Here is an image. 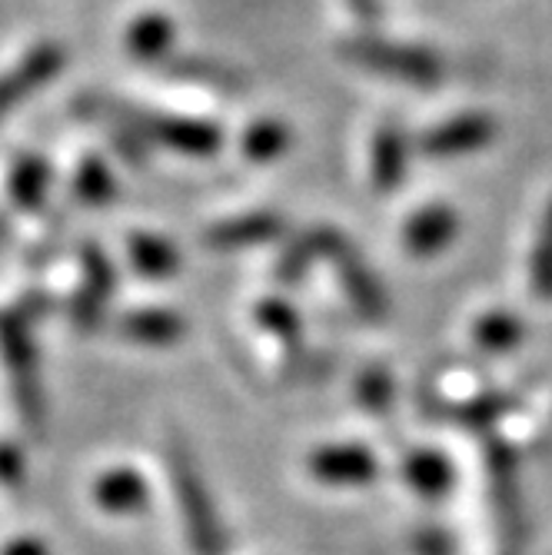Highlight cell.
Returning a JSON list of instances; mask_svg holds the SVG:
<instances>
[{
	"instance_id": "7",
	"label": "cell",
	"mask_w": 552,
	"mask_h": 555,
	"mask_svg": "<svg viewBox=\"0 0 552 555\" xmlns=\"http://www.w3.org/2000/svg\"><path fill=\"white\" fill-rule=\"evenodd\" d=\"M90 499H93L97 509L127 516V513H140L146 506V502H150V489H146V479L137 469L117 466V469H107V473H100L93 479Z\"/></svg>"
},
{
	"instance_id": "25",
	"label": "cell",
	"mask_w": 552,
	"mask_h": 555,
	"mask_svg": "<svg viewBox=\"0 0 552 555\" xmlns=\"http://www.w3.org/2000/svg\"><path fill=\"white\" fill-rule=\"evenodd\" d=\"M4 555H47V552H43V545H40V542L17 539V542H11V545H8V552H4Z\"/></svg>"
},
{
	"instance_id": "24",
	"label": "cell",
	"mask_w": 552,
	"mask_h": 555,
	"mask_svg": "<svg viewBox=\"0 0 552 555\" xmlns=\"http://www.w3.org/2000/svg\"><path fill=\"white\" fill-rule=\"evenodd\" d=\"M8 476H21V463L8 446H0V479H8Z\"/></svg>"
},
{
	"instance_id": "3",
	"label": "cell",
	"mask_w": 552,
	"mask_h": 555,
	"mask_svg": "<svg viewBox=\"0 0 552 555\" xmlns=\"http://www.w3.org/2000/svg\"><path fill=\"white\" fill-rule=\"evenodd\" d=\"M127 124L143 137V140H157L167 150L187 157H214L223 133L217 124L207 120H190V117H164V114H127Z\"/></svg>"
},
{
	"instance_id": "13",
	"label": "cell",
	"mask_w": 552,
	"mask_h": 555,
	"mask_svg": "<svg viewBox=\"0 0 552 555\" xmlns=\"http://www.w3.org/2000/svg\"><path fill=\"white\" fill-rule=\"evenodd\" d=\"M183 330H187L183 320L170 310H140V313L124 317L120 323V333L143 346H170L180 339Z\"/></svg>"
},
{
	"instance_id": "20",
	"label": "cell",
	"mask_w": 552,
	"mask_h": 555,
	"mask_svg": "<svg viewBox=\"0 0 552 555\" xmlns=\"http://www.w3.org/2000/svg\"><path fill=\"white\" fill-rule=\"evenodd\" d=\"M357 399L363 402L367 410H386L393 402V379L386 370H367L360 379H357Z\"/></svg>"
},
{
	"instance_id": "6",
	"label": "cell",
	"mask_w": 552,
	"mask_h": 555,
	"mask_svg": "<svg viewBox=\"0 0 552 555\" xmlns=\"http://www.w3.org/2000/svg\"><path fill=\"white\" fill-rule=\"evenodd\" d=\"M460 233V217L453 207L446 204H433L426 210H416L407 227H403V246L407 254L416 257V260H429L436 254H442V249L457 240Z\"/></svg>"
},
{
	"instance_id": "22",
	"label": "cell",
	"mask_w": 552,
	"mask_h": 555,
	"mask_svg": "<svg viewBox=\"0 0 552 555\" xmlns=\"http://www.w3.org/2000/svg\"><path fill=\"white\" fill-rule=\"evenodd\" d=\"M506 406H510V399L506 396H486V399H476V402H470V406L463 410V416H466V423H492L499 413H506Z\"/></svg>"
},
{
	"instance_id": "10",
	"label": "cell",
	"mask_w": 552,
	"mask_h": 555,
	"mask_svg": "<svg viewBox=\"0 0 552 555\" xmlns=\"http://www.w3.org/2000/svg\"><path fill=\"white\" fill-rule=\"evenodd\" d=\"M283 233V220L277 214H246L236 220H223L204 233V243L214 249H243L267 240H277Z\"/></svg>"
},
{
	"instance_id": "4",
	"label": "cell",
	"mask_w": 552,
	"mask_h": 555,
	"mask_svg": "<svg viewBox=\"0 0 552 555\" xmlns=\"http://www.w3.org/2000/svg\"><path fill=\"white\" fill-rule=\"evenodd\" d=\"M492 140H496V120L489 114H460L423 133L420 146L433 160H453V157L476 154V150L489 146Z\"/></svg>"
},
{
	"instance_id": "1",
	"label": "cell",
	"mask_w": 552,
	"mask_h": 555,
	"mask_svg": "<svg viewBox=\"0 0 552 555\" xmlns=\"http://www.w3.org/2000/svg\"><path fill=\"white\" fill-rule=\"evenodd\" d=\"M170 486L177 495V509H180L193 555H223L227 548L223 522L214 509V499L207 492L204 476H200L196 463L190 460V452L183 446L170 449Z\"/></svg>"
},
{
	"instance_id": "21",
	"label": "cell",
	"mask_w": 552,
	"mask_h": 555,
	"mask_svg": "<svg viewBox=\"0 0 552 555\" xmlns=\"http://www.w3.org/2000/svg\"><path fill=\"white\" fill-rule=\"evenodd\" d=\"M177 70H183L180 77L187 80H196V83H214V87H236L240 77L220 64H210V61H187V64H177Z\"/></svg>"
},
{
	"instance_id": "11",
	"label": "cell",
	"mask_w": 552,
	"mask_h": 555,
	"mask_svg": "<svg viewBox=\"0 0 552 555\" xmlns=\"http://www.w3.org/2000/svg\"><path fill=\"white\" fill-rule=\"evenodd\" d=\"M403 479L423 499H442L453 489V466L436 449H416L403 463Z\"/></svg>"
},
{
	"instance_id": "2",
	"label": "cell",
	"mask_w": 552,
	"mask_h": 555,
	"mask_svg": "<svg viewBox=\"0 0 552 555\" xmlns=\"http://www.w3.org/2000/svg\"><path fill=\"white\" fill-rule=\"evenodd\" d=\"M343 54L357 67H367L380 77L410 83V87H436L446 77L442 61L433 50L410 47V43H393L380 37H357L343 43Z\"/></svg>"
},
{
	"instance_id": "12",
	"label": "cell",
	"mask_w": 552,
	"mask_h": 555,
	"mask_svg": "<svg viewBox=\"0 0 552 555\" xmlns=\"http://www.w3.org/2000/svg\"><path fill=\"white\" fill-rule=\"evenodd\" d=\"M127 54L143 61V64H154V61H164L174 47V24L161 14H146L140 21H133L127 27Z\"/></svg>"
},
{
	"instance_id": "9",
	"label": "cell",
	"mask_w": 552,
	"mask_h": 555,
	"mask_svg": "<svg viewBox=\"0 0 552 555\" xmlns=\"http://www.w3.org/2000/svg\"><path fill=\"white\" fill-rule=\"evenodd\" d=\"M333 263L339 267V276H343V286H346V296L349 302L360 310V317L367 320H383L389 302H386V293L380 286V280L360 263V257L349 249V243H343L336 254H333Z\"/></svg>"
},
{
	"instance_id": "18",
	"label": "cell",
	"mask_w": 552,
	"mask_h": 555,
	"mask_svg": "<svg viewBox=\"0 0 552 555\" xmlns=\"http://www.w3.org/2000/svg\"><path fill=\"white\" fill-rule=\"evenodd\" d=\"M529 283L532 293L542 299H552V204L545 207V217L539 223V236L529 257Z\"/></svg>"
},
{
	"instance_id": "5",
	"label": "cell",
	"mask_w": 552,
	"mask_h": 555,
	"mask_svg": "<svg viewBox=\"0 0 552 555\" xmlns=\"http://www.w3.org/2000/svg\"><path fill=\"white\" fill-rule=\"evenodd\" d=\"M313 479L330 486H363L376 479V456L363 446H323L307 460Z\"/></svg>"
},
{
	"instance_id": "23",
	"label": "cell",
	"mask_w": 552,
	"mask_h": 555,
	"mask_svg": "<svg viewBox=\"0 0 552 555\" xmlns=\"http://www.w3.org/2000/svg\"><path fill=\"white\" fill-rule=\"evenodd\" d=\"M27 93L30 90L24 87V80L17 77V70H11L8 77H0V120H4L14 111L17 100H24Z\"/></svg>"
},
{
	"instance_id": "16",
	"label": "cell",
	"mask_w": 552,
	"mask_h": 555,
	"mask_svg": "<svg viewBox=\"0 0 552 555\" xmlns=\"http://www.w3.org/2000/svg\"><path fill=\"white\" fill-rule=\"evenodd\" d=\"M47 164L40 157H24L14 164L11 170V196L21 210H37L43 204V193H47Z\"/></svg>"
},
{
	"instance_id": "17",
	"label": "cell",
	"mask_w": 552,
	"mask_h": 555,
	"mask_svg": "<svg viewBox=\"0 0 552 555\" xmlns=\"http://www.w3.org/2000/svg\"><path fill=\"white\" fill-rule=\"evenodd\" d=\"M290 130L277 120H257L254 127L246 130L243 137V154L257 164H267V160H277L283 150L290 146Z\"/></svg>"
},
{
	"instance_id": "8",
	"label": "cell",
	"mask_w": 552,
	"mask_h": 555,
	"mask_svg": "<svg viewBox=\"0 0 552 555\" xmlns=\"http://www.w3.org/2000/svg\"><path fill=\"white\" fill-rule=\"evenodd\" d=\"M410 167V146L407 137L396 127H380L370 143V183L376 193H393L403 186Z\"/></svg>"
},
{
	"instance_id": "15",
	"label": "cell",
	"mask_w": 552,
	"mask_h": 555,
	"mask_svg": "<svg viewBox=\"0 0 552 555\" xmlns=\"http://www.w3.org/2000/svg\"><path fill=\"white\" fill-rule=\"evenodd\" d=\"M127 254H130V263L143 276H170L180 267L177 249L167 240L150 236V233H133L127 240Z\"/></svg>"
},
{
	"instance_id": "19",
	"label": "cell",
	"mask_w": 552,
	"mask_h": 555,
	"mask_svg": "<svg viewBox=\"0 0 552 555\" xmlns=\"http://www.w3.org/2000/svg\"><path fill=\"white\" fill-rule=\"evenodd\" d=\"M74 193L80 204L87 207H100V204H107V199L114 196V177L111 170L100 164V160H84L77 177H74Z\"/></svg>"
},
{
	"instance_id": "14",
	"label": "cell",
	"mask_w": 552,
	"mask_h": 555,
	"mask_svg": "<svg viewBox=\"0 0 552 555\" xmlns=\"http://www.w3.org/2000/svg\"><path fill=\"white\" fill-rule=\"evenodd\" d=\"M526 326L510 310H489L473 323V343L486 352H510L523 343Z\"/></svg>"
}]
</instances>
